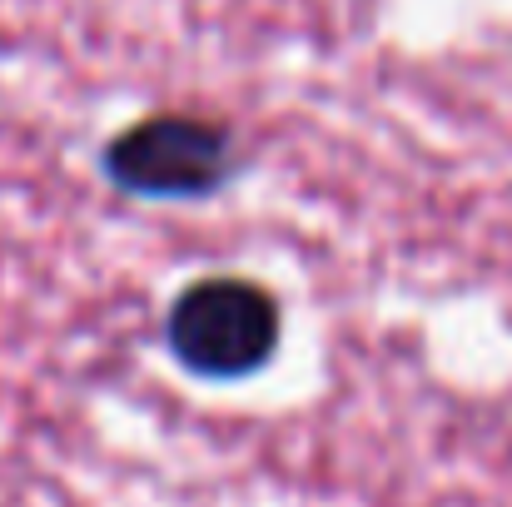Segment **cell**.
Returning <instances> with one entry per match:
<instances>
[{
    "instance_id": "cell-1",
    "label": "cell",
    "mask_w": 512,
    "mask_h": 507,
    "mask_svg": "<svg viewBox=\"0 0 512 507\" xmlns=\"http://www.w3.org/2000/svg\"><path fill=\"white\" fill-rule=\"evenodd\" d=\"M279 299L234 274L194 279L170 304V353L199 378H249L279 348Z\"/></svg>"
},
{
    "instance_id": "cell-2",
    "label": "cell",
    "mask_w": 512,
    "mask_h": 507,
    "mask_svg": "<svg viewBox=\"0 0 512 507\" xmlns=\"http://www.w3.org/2000/svg\"><path fill=\"white\" fill-rule=\"evenodd\" d=\"M239 169V145L224 120L194 110H155L105 145V174L140 199H204Z\"/></svg>"
}]
</instances>
